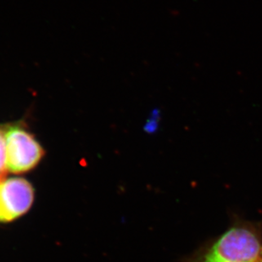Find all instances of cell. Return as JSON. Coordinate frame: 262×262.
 Instances as JSON below:
<instances>
[{
	"instance_id": "1",
	"label": "cell",
	"mask_w": 262,
	"mask_h": 262,
	"mask_svg": "<svg viewBox=\"0 0 262 262\" xmlns=\"http://www.w3.org/2000/svg\"><path fill=\"white\" fill-rule=\"evenodd\" d=\"M261 232L251 223H236L211 243L195 262H260Z\"/></svg>"
},
{
	"instance_id": "2",
	"label": "cell",
	"mask_w": 262,
	"mask_h": 262,
	"mask_svg": "<svg viewBox=\"0 0 262 262\" xmlns=\"http://www.w3.org/2000/svg\"><path fill=\"white\" fill-rule=\"evenodd\" d=\"M5 130L8 171L14 174L32 171L45 156L42 146L23 124H11Z\"/></svg>"
},
{
	"instance_id": "3",
	"label": "cell",
	"mask_w": 262,
	"mask_h": 262,
	"mask_svg": "<svg viewBox=\"0 0 262 262\" xmlns=\"http://www.w3.org/2000/svg\"><path fill=\"white\" fill-rule=\"evenodd\" d=\"M34 189L24 178H0V222L10 223L32 207Z\"/></svg>"
},
{
	"instance_id": "4",
	"label": "cell",
	"mask_w": 262,
	"mask_h": 262,
	"mask_svg": "<svg viewBox=\"0 0 262 262\" xmlns=\"http://www.w3.org/2000/svg\"><path fill=\"white\" fill-rule=\"evenodd\" d=\"M8 171L7 158H6V142H5V130L0 128V178Z\"/></svg>"
},
{
	"instance_id": "5",
	"label": "cell",
	"mask_w": 262,
	"mask_h": 262,
	"mask_svg": "<svg viewBox=\"0 0 262 262\" xmlns=\"http://www.w3.org/2000/svg\"><path fill=\"white\" fill-rule=\"evenodd\" d=\"M260 262H262V254H261V257H260Z\"/></svg>"
}]
</instances>
